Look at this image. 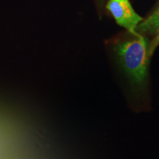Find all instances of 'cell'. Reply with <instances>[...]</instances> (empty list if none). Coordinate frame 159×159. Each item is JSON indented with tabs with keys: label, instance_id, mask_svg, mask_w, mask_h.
<instances>
[{
	"label": "cell",
	"instance_id": "cell-2",
	"mask_svg": "<svg viewBox=\"0 0 159 159\" xmlns=\"http://www.w3.org/2000/svg\"><path fill=\"white\" fill-rule=\"evenodd\" d=\"M106 7L119 25L128 30L132 35L139 34L136 29L144 19L135 12L129 0H109Z\"/></svg>",
	"mask_w": 159,
	"mask_h": 159
},
{
	"label": "cell",
	"instance_id": "cell-3",
	"mask_svg": "<svg viewBox=\"0 0 159 159\" xmlns=\"http://www.w3.org/2000/svg\"><path fill=\"white\" fill-rule=\"evenodd\" d=\"M136 31L141 34L144 33H154L159 32V7L148 18V19L143 20V22L139 24Z\"/></svg>",
	"mask_w": 159,
	"mask_h": 159
},
{
	"label": "cell",
	"instance_id": "cell-1",
	"mask_svg": "<svg viewBox=\"0 0 159 159\" xmlns=\"http://www.w3.org/2000/svg\"><path fill=\"white\" fill-rule=\"evenodd\" d=\"M134 39L116 43V52L119 64L129 81L136 88L145 84L148 75L150 56L148 40L141 34Z\"/></svg>",
	"mask_w": 159,
	"mask_h": 159
}]
</instances>
